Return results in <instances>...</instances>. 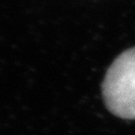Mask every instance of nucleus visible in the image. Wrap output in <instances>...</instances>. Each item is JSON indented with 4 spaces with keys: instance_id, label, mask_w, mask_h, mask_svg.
<instances>
[{
    "instance_id": "nucleus-1",
    "label": "nucleus",
    "mask_w": 135,
    "mask_h": 135,
    "mask_svg": "<svg viewBox=\"0 0 135 135\" xmlns=\"http://www.w3.org/2000/svg\"><path fill=\"white\" fill-rule=\"evenodd\" d=\"M101 89L106 108L113 114L123 119H135V47L114 59Z\"/></svg>"
}]
</instances>
